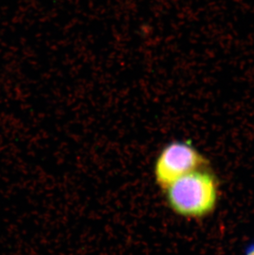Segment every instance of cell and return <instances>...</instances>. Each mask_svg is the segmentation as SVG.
Instances as JSON below:
<instances>
[{
	"label": "cell",
	"instance_id": "obj_1",
	"mask_svg": "<svg viewBox=\"0 0 254 255\" xmlns=\"http://www.w3.org/2000/svg\"><path fill=\"white\" fill-rule=\"evenodd\" d=\"M219 180L208 167L182 176L164 188L173 212L186 219L199 220L213 213L220 198Z\"/></svg>",
	"mask_w": 254,
	"mask_h": 255
},
{
	"label": "cell",
	"instance_id": "obj_2",
	"mask_svg": "<svg viewBox=\"0 0 254 255\" xmlns=\"http://www.w3.org/2000/svg\"><path fill=\"white\" fill-rule=\"evenodd\" d=\"M208 166V159L191 142L174 140L164 145L158 154L153 177L163 190L182 176Z\"/></svg>",
	"mask_w": 254,
	"mask_h": 255
},
{
	"label": "cell",
	"instance_id": "obj_3",
	"mask_svg": "<svg viewBox=\"0 0 254 255\" xmlns=\"http://www.w3.org/2000/svg\"><path fill=\"white\" fill-rule=\"evenodd\" d=\"M247 255H254V246H250L247 252Z\"/></svg>",
	"mask_w": 254,
	"mask_h": 255
}]
</instances>
